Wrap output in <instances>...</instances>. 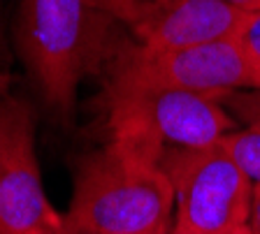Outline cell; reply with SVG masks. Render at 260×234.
Wrapping results in <instances>:
<instances>
[{"label":"cell","instance_id":"cell-1","mask_svg":"<svg viewBox=\"0 0 260 234\" xmlns=\"http://www.w3.org/2000/svg\"><path fill=\"white\" fill-rule=\"evenodd\" d=\"M162 148L107 139L75 165L65 220L81 234H170L174 188Z\"/></svg>","mask_w":260,"mask_h":234},{"label":"cell","instance_id":"cell-2","mask_svg":"<svg viewBox=\"0 0 260 234\" xmlns=\"http://www.w3.org/2000/svg\"><path fill=\"white\" fill-rule=\"evenodd\" d=\"M14 33L44 107L68 123L81 82L100 76L121 26L98 0H21Z\"/></svg>","mask_w":260,"mask_h":234},{"label":"cell","instance_id":"cell-3","mask_svg":"<svg viewBox=\"0 0 260 234\" xmlns=\"http://www.w3.org/2000/svg\"><path fill=\"white\" fill-rule=\"evenodd\" d=\"M98 126L107 139L149 148L209 146L237 130L221 98L153 84L100 79Z\"/></svg>","mask_w":260,"mask_h":234},{"label":"cell","instance_id":"cell-4","mask_svg":"<svg viewBox=\"0 0 260 234\" xmlns=\"http://www.w3.org/2000/svg\"><path fill=\"white\" fill-rule=\"evenodd\" d=\"M100 79L153 84L223 98L233 91L260 88V65L237 37L158 49L133 40L121 28Z\"/></svg>","mask_w":260,"mask_h":234},{"label":"cell","instance_id":"cell-5","mask_svg":"<svg viewBox=\"0 0 260 234\" xmlns=\"http://www.w3.org/2000/svg\"><path fill=\"white\" fill-rule=\"evenodd\" d=\"M160 167L174 188L170 234H223L249 223L253 181L221 139L209 146H165Z\"/></svg>","mask_w":260,"mask_h":234},{"label":"cell","instance_id":"cell-6","mask_svg":"<svg viewBox=\"0 0 260 234\" xmlns=\"http://www.w3.org/2000/svg\"><path fill=\"white\" fill-rule=\"evenodd\" d=\"M133 40L177 49L235 37L246 12L225 0H98Z\"/></svg>","mask_w":260,"mask_h":234},{"label":"cell","instance_id":"cell-7","mask_svg":"<svg viewBox=\"0 0 260 234\" xmlns=\"http://www.w3.org/2000/svg\"><path fill=\"white\" fill-rule=\"evenodd\" d=\"M42 188L35 116L26 100H0V234H28L58 216Z\"/></svg>","mask_w":260,"mask_h":234},{"label":"cell","instance_id":"cell-8","mask_svg":"<svg viewBox=\"0 0 260 234\" xmlns=\"http://www.w3.org/2000/svg\"><path fill=\"white\" fill-rule=\"evenodd\" d=\"M221 144L249 174L253 183H260V126H244L221 137Z\"/></svg>","mask_w":260,"mask_h":234},{"label":"cell","instance_id":"cell-9","mask_svg":"<svg viewBox=\"0 0 260 234\" xmlns=\"http://www.w3.org/2000/svg\"><path fill=\"white\" fill-rule=\"evenodd\" d=\"M221 104L242 126H260V88L228 93L221 98Z\"/></svg>","mask_w":260,"mask_h":234},{"label":"cell","instance_id":"cell-10","mask_svg":"<svg viewBox=\"0 0 260 234\" xmlns=\"http://www.w3.org/2000/svg\"><path fill=\"white\" fill-rule=\"evenodd\" d=\"M235 37L246 49V54L260 65V10L246 12V19H244L242 28Z\"/></svg>","mask_w":260,"mask_h":234},{"label":"cell","instance_id":"cell-11","mask_svg":"<svg viewBox=\"0 0 260 234\" xmlns=\"http://www.w3.org/2000/svg\"><path fill=\"white\" fill-rule=\"evenodd\" d=\"M28 234H81V232H77V229L70 227V223L65 220V213H58V216L44 220V223L38 225V227H32Z\"/></svg>","mask_w":260,"mask_h":234},{"label":"cell","instance_id":"cell-12","mask_svg":"<svg viewBox=\"0 0 260 234\" xmlns=\"http://www.w3.org/2000/svg\"><path fill=\"white\" fill-rule=\"evenodd\" d=\"M246 227L251 232L260 229V183H253V192H251V211H249V223Z\"/></svg>","mask_w":260,"mask_h":234},{"label":"cell","instance_id":"cell-13","mask_svg":"<svg viewBox=\"0 0 260 234\" xmlns=\"http://www.w3.org/2000/svg\"><path fill=\"white\" fill-rule=\"evenodd\" d=\"M225 3H230V5L239 7V10H244V12L260 10V0H225Z\"/></svg>","mask_w":260,"mask_h":234},{"label":"cell","instance_id":"cell-14","mask_svg":"<svg viewBox=\"0 0 260 234\" xmlns=\"http://www.w3.org/2000/svg\"><path fill=\"white\" fill-rule=\"evenodd\" d=\"M10 76L5 74V72H0V95H7V88H10Z\"/></svg>","mask_w":260,"mask_h":234},{"label":"cell","instance_id":"cell-15","mask_svg":"<svg viewBox=\"0 0 260 234\" xmlns=\"http://www.w3.org/2000/svg\"><path fill=\"white\" fill-rule=\"evenodd\" d=\"M223 234H251V232H249V227L244 225V227H237V229H233V232H223Z\"/></svg>","mask_w":260,"mask_h":234},{"label":"cell","instance_id":"cell-16","mask_svg":"<svg viewBox=\"0 0 260 234\" xmlns=\"http://www.w3.org/2000/svg\"><path fill=\"white\" fill-rule=\"evenodd\" d=\"M3 51H5V44H3V35H0V56H3Z\"/></svg>","mask_w":260,"mask_h":234},{"label":"cell","instance_id":"cell-17","mask_svg":"<svg viewBox=\"0 0 260 234\" xmlns=\"http://www.w3.org/2000/svg\"><path fill=\"white\" fill-rule=\"evenodd\" d=\"M249 232H251V229H249ZM251 234H260V229H258V232H251Z\"/></svg>","mask_w":260,"mask_h":234}]
</instances>
